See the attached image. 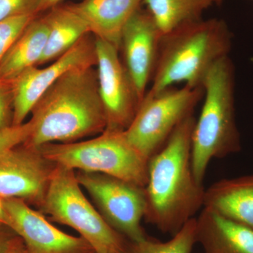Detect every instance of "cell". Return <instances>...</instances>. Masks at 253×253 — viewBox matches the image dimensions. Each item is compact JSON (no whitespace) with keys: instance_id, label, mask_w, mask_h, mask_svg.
Here are the masks:
<instances>
[{"instance_id":"cell-1","label":"cell","mask_w":253,"mask_h":253,"mask_svg":"<svg viewBox=\"0 0 253 253\" xmlns=\"http://www.w3.org/2000/svg\"><path fill=\"white\" fill-rule=\"evenodd\" d=\"M195 122L193 115L184 120L148 162L144 219L163 234L174 235L204 208L206 189L191 166Z\"/></svg>"},{"instance_id":"cell-2","label":"cell","mask_w":253,"mask_h":253,"mask_svg":"<svg viewBox=\"0 0 253 253\" xmlns=\"http://www.w3.org/2000/svg\"><path fill=\"white\" fill-rule=\"evenodd\" d=\"M94 67L70 70L42 95L32 109L33 129L25 145L40 149L46 144L76 142L106 129Z\"/></svg>"},{"instance_id":"cell-3","label":"cell","mask_w":253,"mask_h":253,"mask_svg":"<svg viewBox=\"0 0 253 253\" xmlns=\"http://www.w3.org/2000/svg\"><path fill=\"white\" fill-rule=\"evenodd\" d=\"M232 35L224 20L201 19L163 35L152 84L145 96H156L176 83L203 87L219 60L229 56Z\"/></svg>"},{"instance_id":"cell-4","label":"cell","mask_w":253,"mask_h":253,"mask_svg":"<svg viewBox=\"0 0 253 253\" xmlns=\"http://www.w3.org/2000/svg\"><path fill=\"white\" fill-rule=\"evenodd\" d=\"M235 74L229 56L217 61L205 78L204 103L191 136V166L196 180L204 184L213 158L239 152L241 138L234 107Z\"/></svg>"},{"instance_id":"cell-5","label":"cell","mask_w":253,"mask_h":253,"mask_svg":"<svg viewBox=\"0 0 253 253\" xmlns=\"http://www.w3.org/2000/svg\"><path fill=\"white\" fill-rule=\"evenodd\" d=\"M51 162L73 170L101 173L145 187L149 160L126 139L125 131L106 129L93 139L49 144L39 149Z\"/></svg>"},{"instance_id":"cell-6","label":"cell","mask_w":253,"mask_h":253,"mask_svg":"<svg viewBox=\"0 0 253 253\" xmlns=\"http://www.w3.org/2000/svg\"><path fill=\"white\" fill-rule=\"evenodd\" d=\"M40 211L78 231L96 253H126L129 241L88 201L72 169L56 165Z\"/></svg>"},{"instance_id":"cell-7","label":"cell","mask_w":253,"mask_h":253,"mask_svg":"<svg viewBox=\"0 0 253 253\" xmlns=\"http://www.w3.org/2000/svg\"><path fill=\"white\" fill-rule=\"evenodd\" d=\"M204 94L203 87H169L144 96L132 122L125 130L127 140L146 159L166 144L184 120L193 115Z\"/></svg>"},{"instance_id":"cell-8","label":"cell","mask_w":253,"mask_h":253,"mask_svg":"<svg viewBox=\"0 0 253 253\" xmlns=\"http://www.w3.org/2000/svg\"><path fill=\"white\" fill-rule=\"evenodd\" d=\"M76 174L80 185L114 230L131 242L147 237L141 226L146 209L144 187L101 173L78 170Z\"/></svg>"},{"instance_id":"cell-9","label":"cell","mask_w":253,"mask_h":253,"mask_svg":"<svg viewBox=\"0 0 253 253\" xmlns=\"http://www.w3.org/2000/svg\"><path fill=\"white\" fill-rule=\"evenodd\" d=\"M99 90L104 106L106 129L125 131L132 122L141 100L128 74L119 49L96 38Z\"/></svg>"},{"instance_id":"cell-10","label":"cell","mask_w":253,"mask_h":253,"mask_svg":"<svg viewBox=\"0 0 253 253\" xmlns=\"http://www.w3.org/2000/svg\"><path fill=\"white\" fill-rule=\"evenodd\" d=\"M96 38L89 33L47 67L28 68L13 81L12 126H21L42 95L70 70L96 66Z\"/></svg>"},{"instance_id":"cell-11","label":"cell","mask_w":253,"mask_h":253,"mask_svg":"<svg viewBox=\"0 0 253 253\" xmlns=\"http://www.w3.org/2000/svg\"><path fill=\"white\" fill-rule=\"evenodd\" d=\"M56 165L24 144L0 158V199H20L41 207Z\"/></svg>"},{"instance_id":"cell-12","label":"cell","mask_w":253,"mask_h":253,"mask_svg":"<svg viewBox=\"0 0 253 253\" xmlns=\"http://www.w3.org/2000/svg\"><path fill=\"white\" fill-rule=\"evenodd\" d=\"M2 200L1 223L22 239L29 253H88L94 251L82 238L63 232L41 211L20 199Z\"/></svg>"},{"instance_id":"cell-13","label":"cell","mask_w":253,"mask_h":253,"mask_svg":"<svg viewBox=\"0 0 253 253\" xmlns=\"http://www.w3.org/2000/svg\"><path fill=\"white\" fill-rule=\"evenodd\" d=\"M162 38V33L149 11L141 8L133 15L123 31L120 45L123 63L141 102L154 76Z\"/></svg>"},{"instance_id":"cell-14","label":"cell","mask_w":253,"mask_h":253,"mask_svg":"<svg viewBox=\"0 0 253 253\" xmlns=\"http://www.w3.org/2000/svg\"><path fill=\"white\" fill-rule=\"evenodd\" d=\"M143 1L83 0L68 6L84 20L95 38L107 42L120 51L123 30Z\"/></svg>"},{"instance_id":"cell-15","label":"cell","mask_w":253,"mask_h":253,"mask_svg":"<svg viewBox=\"0 0 253 253\" xmlns=\"http://www.w3.org/2000/svg\"><path fill=\"white\" fill-rule=\"evenodd\" d=\"M196 242L204 253H253V229L203 208L196 219Z\"/></svg>"},{"instance_id":"cell-16","label":"cell","mask_w":253,"mask_h":253,"mask_svg":"<svg viewBox=\"0 0 253 253\" xmlns=\"http://www.w3.org/2000/svg\"><path fill=\"white\" fill-rule=\"evenodd\" d=\"M204 208L253 229V174L214 183L205 191Z\"/></svg>"},{"instance_id":"cell-17","label":"cell","mask_w":253,"mask_h":253,"mask_svg":"<svg viewBox=\"0 0 253 253\" xmlns=\"http://www.w3.org/2000/svg\"><path fill=\"white\" fill-rule=\"evenodd\" d=\"M48 38L45 18L37 16L25 28L0 61V78L14 81L28 68L39 64Z\"/></svg>"},{"instance_id":"cell-18","label":"cell","mask_w":253,"mask_h":253,"mask_svg":"<svg viewBox=\"0 0 253 253\" xmlns=\"http://www.w3.org/2000/svg\"><path fill=\"white\" fill-rule=\"evenodd\" d=\"M44 17L48 26V38L38 65L54 61L90 33L84 20L68 4L54 6Z\"/></svg>"},{"instance_id":"cell-19","label":"cell","mask_w":253,"mask_h":253,"mask_svg":"<svg viewBox=\"0 0 253 253\" xmlns=\"http://www.w3.org/2000/svg\"><path fill=\"white\" fill-rule=\"evenodd\" d=\"M215 0H144L160 31L167 34L176 28L202 19Z\"/></svg>"},{"instance_id":"cell-20","label":"cell","mask_w":253,"mask_h":253,"mask_svg":"<svg viewBox=\"0 0 253 253\" xmlns=\"http://www.w3.org/2000/svg\"><path fill=\"white\" fill-rule=\"evenodd\" d=\"M196 244V218H192L166 242L149 236L137 242L128 241L126 253H192Z\"/></svg>"},{"instance_id":"cell-21","label":"cell","mask_w":253,"mask_h":253,"mask_svg":"<svg viewBox=\"0 0 253 253\" xmlns=\"http://www.w3.org/2000/svg\"><path fill=\"white\" fill-rule=\"evenodd\" d=\"M38 15H21L0 21V61L25 28Z\"/></svg>"},{"instance_id":"cell-22","label":"cell","mask_w":253,"mask_h":253,"mask_svg":"<svg viewBox=\"0 0 253 253\" xmlns=\"http://www.w3.org/2000/svg\"><path fill=\"white\" fill-rule=\"evenodd\" d=\"M33 125L31 121L21 126L0 128V158L16 146L24 144L31 135Z\"/></svg>"},{"instance_id":"cell-23","label":"cell","mask_w":253,"mask_h":253,"mask_svg":"<svg viewBox=\"0 0 253 253\" xmlns=\"http://www.w3.org/2000/svg\"><path fill=\"white\" fill-rule=\"evenodd\" d=\"M40 0H0V21L21 15H38Z\"/></svg>"},{"instance_id":"cell-24","label":"cell","mask_w":253,"mask_h":253,"mask_svg":"<svg viewBox=\"0 0 253 253\" xmlns=\"http://www.w3.org/2000/svg\"><path fill=\"white\" fill-rule=\"evenodd\" d=\"M14 113L13 81L0 78V128L12 126Z\"/></svg>"},{"instance_id":"cell-25","label":"cell","mask_w":253,"mask_h":253,"mask_svg":"<svg viewBox=\"0 0 253 253\" xmlns=\"http://www.w3.org/2000/svg\"><path fill=\"white\" fill-rule=\"evenodd\" d=\"M21 238L10 228L0 223V253H10Z\"/></svg>"},{"instance_id":"cell-26","label":"cell","mask_w":253,"mask_h":253,"mask_svg":"<svg viewBox=\"0 0 253 253\" xmlns=\"http://www.w3.org/2000/svg\"><path fill=\"white\" fill-rule=\"evenodd\" d=\"M63 0H40L38 14L57 6Z\"/></svg>"},{"instance_id":"cell-27","label":"cell","mask_w":253,"mask_h":253,"mask_svg":"<svg viewBox=\"0 0 253 253\" xmlns=\"http://www.w3.org/2000/svg\"><path fill=\"white\" fill-rule=\"evenodd\" d=\"M10 253H28L27 249L23 244L22 239H20L17 244L15 246L11 252Z\"/></svg>"},{"instance_id":"cell-28","label":"cell","mask_w":253,"mask_h":253,"mask_svg":"<svg viewBox=\"0 0 253 253\" xmlns=\"http://www.w3.org/2000/svg\"><path fill=\"white\" fill-rule=\"evenodd\" d=\"M1 216H2V200L0 199V223H1Z\"/></svg>"},{"instance_id":"cell-29","label":"cell","mask_w":253,"mask_h":253,"mask_svg":"<svg viewBox=\"0 0 253 253\" xmlns=\"http://www.w3.org/2000/svg\"><path fill=\"white\" fill-rule=\"evenodd\" d=\"M222 1H223V0H215V2L217 3V4H219Z\"/></svg>"},{"instance_id":"cell-30","label":"cell","mask_w":253,"mask_h":253,"mask_svg":"<svg viewBox=\"0 0 253 253\" xmlns=\"http://www.w3.org/2000/svg\"><path fill=\"white\" fill-rule=\"evenodd\" d=\"M88 253H96L94 251H91V252Z\"/></svg>"}]
</instances>
